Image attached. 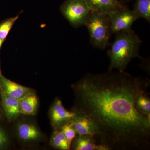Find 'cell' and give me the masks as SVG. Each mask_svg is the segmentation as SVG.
<instances>
[{
  "label": "cell",
  "mask_w": 150,
  "mask_h": 150,
  "mask_svg": "<svg viewBox=\"0 0 150 150\" xmlns=\"http://www.w3.org/2000/svg\"><path fill=\"white\" fill-rule=\"evenodd\" d=\"M150 80L125 72L88 73L73 86L74 112L95 123L97 144L108 150H149L150 118L135 105Z\"/></svg>",
  "instance_id": "obj_1"
},
{
  "label": "cell",
  "mask_w": 150,
  "mask_h": 150,
  "mask_svg": "<svg viewBox=\"0 0 150 150\" xmlns=\"http://www.w3.org/2000/svg\"><path fill=\"white\" fill-rule=\"evenodd\" d=\"M115 34V40L107 52L110 61L108 71L117 69L124 71L132 59H143L139 53L142 41L132 29Z\"/></svg>",
  "instance_id": "obj_2"
},
{
  "label": "cell",
  "mask_w": 150,
  "mask_h": 150,
  "mask_svg": "<svg viewBox=\"0 0 150 150\" xmlns=\"http://www.w3.org/2000/svg\"><path fill=\"white\" fill-rule=\"evenodd\" d=\"M89 33L91 45L94 48L104 49L110 44V23L109 16L91 11L85 25Z\"/></svg>",
  "instance_id": "obj_3"
},
{
  "label": "cell",
  "mask_w": 150,
  "mask_h": 150,
  "mask_svg": "<svg viewBox=\"0 0 150 150\" xmlns=\"http://www.w3.org/2000/svg\"><path fill=\"white\" fill-rule=\"evenodd\" d=\"M61 11L71 25L77 28L85 25L91 11L85 0H67Z\"/></svg>",
  "instance_id": "obj_4"
},
{
  "label": "cell",
  "mask_w": 150,
  "mask_h": 150,
  "mask_svg": "<svg viewBox=\"0 0 150 150\" xmlns=\"http://www.w3.org/2000/svg\"><path fill=\"white\" fill-rule=\"evenodd\" d=\"M111 34L130 30L133 23L139 18L133 10L127 7L109 16Z\"/></svg>",
  "instance_id": "obj_5"
},
{
  "label": "cell",
  "mask_w": 150,
  "mask_h": 150,
  "mask_svg": "<svg viewBox=\"0 0 150 150\" xmlns=\"http://www.w3.org/2000/svg\"><path fill=\"white\" fill-rule=\"evenodd\" d=\"M76 112L66 110L61 100L56 98L51 106L50 111L51 124L55 130L61 129L65 124L72 120Z\"/></svg>",
  "instance_id": "obj_6"
},
{
  "label": "cell",
  "mask_w": 150,
  "mask_h": 150,
  "mask_svg": "<svg viewBox=\"0 0 150 150\" xmlns=\"http://www.w3.org/2000/svg\"><path fill=\"white\" fill-rule=\"evenodd\" d=\"M91 11L111 15L127 6L119 0H85Z\"/></svg>",
  "instance_id": "obj_7"
},
{
  "label": "cell",
  "mask_w": 150,
  "mask_h": 150,
  "mask_svg": "<svg viewBox=\"0 0 150 150\" xmlns=\"http://www.w3.org/2000/svg\"><path fill=\"white\" fill-rule=\"evenodd\" d=\"M76 115L72 120L74 129L77 135H88L96 137V125L93 121L87 116L79 112Z\"/></svg>",
  "instance_id": "obj_8"
},
{
  "label": "cell",
  "mask_w": 150,
  "mask_h": 150,
  "mask_svg": "<svg viewBox=\"0 0 150 150\" xmlns=\"http://www.w3.org/2000/svg\"><path fill=\"white\" fill-rule=\"evenodd\" d=\"M71 149L75 150H108L106 147L97 144L93 136L77 134L72 141Z\"/></svg>",
  "instance_id": "obj_9"
},
{
  "label": "cell",
  "mask_w": 150,
  "mask_h": 150,
  "mask_svg": "<svg viewBox=\"0 0 150 150\" xmlns=\"http://www.w3.org/2000/svg\"><path fill=\"white\" fill-rule=\"evenodd\" d=\"M0 88L9 96L20 99L31 91L26 87L18 84L8 79L0 76Z\"/></svg>",
  "instance_id": "obj_10"
},
{
  "label": "cell",
  "mask_w": 150,
  "mask_h": 150,
  "mask_svg": "<svg viewBox=\"0 0 150 150\" xmlns=\"http://www.w3.org/2000/svg\"><path fill=\"white\" fill-rule=\"evenodd\" d=\"M17 134L19 139L25 143H34L41 139L40 131L35 125L29 123H19L17 127Z\"/></svg>",
  "instance_id": "obj_11"
},
{
  "label": "cell",
  "mask_w": 150,
  "mask_h": 150,
  "mask_svg": "<svg viewBox=\"0 0 150 150\" xmlns=\"http://www.w3.org/2000/svg\"><path fill=\"white\" fill-rule=\"evenodd\" d=\"M1 93L3 109L6 117L9 121L15 120L21 114L18 99L8 95L1 89Z\"/></svg>",
  "instance_id": "obj_12"
},
{
  "label": "cell",
  "mask_w": 150,
  "mask_h": 150,
  "mask_svg": "<svg viewBox=\"0 0 150 150\" xmlns=\"http://www.w3.org/2000/svg\"><path fill=\"white\" fill-rule=\"evenodd\" d=\"M38 104L37 97L33 92H30L25 96L18 99L19 109L21 114L35 115Z\"/></svg>",
  "instance_id": "obj_13"
},
{
  "label": "cell",
  "mask_w": 150,
  "mask_h": 150,
  "mask_svg": "<svg viewBox=\"0 0 150 150\" xmlns=\"http://www.w3.org/2000/svg\"><path fill=\"white\" fill-rule=\"evenodd\" d=\"M50 144L53 147L57 149H71V143L61 130H55L51 137Z\"/></svg>",
  "instance_id": "obj_14"
},
{
  "label": "cell",
  "mask_w": 150,
  "mask_h": 150,
  "mask_svg": "<svg viewBox=\"0 0 150 150\" xmlns=\"http://www.w3.org/2000/svg\"><path fill=\"white\" fill-rule=\"evenodd\" d=\"M139 18L150 22V0H136L133 10Z\"/></svg>",
  "instance_id": "obj_15"
},
{
  "label": "cell",
  "mask_w": 150,
  "mask_h": 150,
  "mask_svg": "<svg viewBox=\"0 0 150 150\" xmlns=\"http://www.w3.org/2000/svg\"><path fill=\"white\" fill-rule=\"evenodd\" d=\"M135 105L142 113L150 118V99L147 91L139 95L136 99Z\"/></svg>",
  "instance_id": "obj_16"
},
{
  "label": "cell",
  "mask_w": 150,
  "mask_h": 150,
  "mask_svg": "<svg viewBox=\"0 0 150 150\" xmlns=\"http://www.w3.org/2000/svg\"><path fill=\"white\" fill-rule=\"evenodd\" d=\"M18 18V16L7 19L0 24V39L4 41L15 22Z\"/></svg>",
  "instance_id": "obj_17"
},
{
  "label": "cell",
  "mask_w": 150,
  "mask_h": 150,
  "mask_svg": "<svg viewBox=\"0 0 150 150\" xmlns=\"http://www.w3.org/2000/svg\"><path fill=\"white\" fill-rule=\"evenodd\" d=\"M60 130L63 132L67 140L71 144L76 135V131L73 127L72 121L62 126Z\"/></svg>",
  "instance_id": "obj_18"
},
{
  "label": "cell",
  "mask_w": 150,
  "mask_h": 150,
  "mask_svg": "<svg viewBox=\"0 0 150 150\" xmlns=\"http://www.w3.org/2000/svg\"><path fill=\"white\" fill-rule=\"evenodd\" d=\"M9 139L5 131L0 127V149H5L8 146Z\"/></svg>",
  "instance_id": "obj_19"
},
{
  "label": "cell",
  "mask_w": 150,
  "mask_h": 150,
  "mask_svg": "<svg viewBox=\"0 0 150 150\" xmlns=\"http://www.w3.org/2000/svg\"><path fill=\"white\" fill-rule=\"evenodd\" d=\"M119 1H121L122 3L125 4V3L128 2L130 1H131V0H119Z\"/></svg>",
  "instance_id": "obj_20"
},
{
  "label": "cell",
  "mask_w": 150,
  "mask_h": 150,
  "mask_svg": "<svg viewBox=\"0 0 150 150\" xmlns=\"http://www.w3.org/2000/svg\"><path fill=\"white\" fill-rule=\"evenodd\" d=\"M4 41V40H1V39H0V48H1V46L2 45Z\"/></svg>",
  "instance_id": "obj_21"
},
{
  "label": "cell",
  "mask_w": 150,
  "mask_h": 150,
  "mask_svg": "<svg viewBox=\"0 0 150 150\" xmlns=\"http://www.w3.org/2000/svg\"><path fill=\"white\" fill-rule=\"evenodd\" d=\"M1 75H2L1 72V69H0V76H1Z\"/></svg>",
  "instance_id": "obj_22"
},
{
  "label": "cell",
  "mask_w": 150,
  "mask_h": 150,
  "mask_svg": "<svg viewBox=\"0 0 150 150\" xmlns=\"http://www.w3.org/2000/svg\"><path fill=\"white\" fill-rule=\"evenodd\" d=\"M0 116H1V113H0Z\"/></svg>",
  "instance_id": "obj_23"
}]
</instances>
